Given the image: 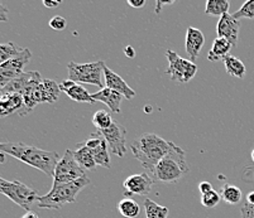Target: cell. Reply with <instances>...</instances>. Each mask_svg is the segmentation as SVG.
Here are the masks:
<instances>
[{"mask_svg":"<svg viewBox=\"0 0 254 218\" xmlns=\"http://www.w3.org/2000/svg\"><path fill=\"white\" fill-rule=\"evenodd\" d=\"M104 82H105V87L120 93L127 100H131L135 96L134 89L106 65L104 66Z\"/></svg>","mask_w":254,"mask_h":218,"instance_id":"obj_15","label":"cell"},{"mask_svg":"<svg viewBox=\"0 0 254 218\" xmlns=\"http://www.w3.org/2000/svg\"><path fill=\"white\" fill-rule=\"evenodd\" d=\"M22 218H39V217L36 212H33V211H29V212L25 213Z\"/></svg>","mask_w":254,"mask_h":218,"instance_id":"obj_41","label":"cell"},{"mask_svg":"<svg viewBox=\"0 0 254 218\" xmlns=\"http://www.w3.org/2000/svg\"><path fill=\"white\" fill-rule=\"evenodd\" d=\"M242 218H254V204L246 203L242 207Z\"/></svg>","mask_w":254,"mask_h":218,"instance_id":"obj_33","label":"cell"},{"mask_svg":"<svg viewBox=\"0 0 254 218\" xmlns=\"http://www.w3.org/2000/svg\"><path fill=\"white\" fill-rule=\"evenodd\" d=\"M82 176H85V169H82L76 162L73 150L67 149L56 167L55 176H53V185L67 184Z\"/></svg>","mask_w":254,"mask_h":218,"instance_id":"obj_9","label":"cell"},{"mask_svg":"<svg viewBox=\"0 0 254 218\" xmlns=\"http://www.w3.org/2000/svg\"><path fill=\"white\" fill-rule=\"evenodd\" d=\"M92 151V155H94V159H95L96 165L99 167H103L106 169H112V163H110V157H109V146L106 140L101 144L99 148L94 149Z\"/></svg>","mask_w":254,"mask_h":218,"instance_id":"obj_26","label":"cell"},{"mask_svg":"<svg viewBox=\"0 0 254 218\" xmlns=\"http://www.w3.org/2000/svg\"><path fill=\"white\" fill-rule=\"evenodd\" d=\"M24 48L18 47L14 43H3L0 45V65L22 53Z\"/></svg>","mask_w":254,"mask_h":218,"instance_id":"obj_28","label":"cell"},{"mask_svg":"<svg viewBox=\"0 0 254 218\" xmlns=\"http://www.w3.org/2000/svg\"><path fill=\"white\" fill-rule=\"evenodd\" d=\"M90 183L91 180L85 175L67 184L52 185L47 194L39 197L37 206L38 208H45V210H60L64 204L76 203L77 194Z\"/></svg>","mask_w":254,"mask_h":218,"instance_id":"obj_4","label":"cell"},{"mask_svg":"<svg viewBox=\"0 0 254 218\" xmlns=\"http://www.w3.org/2000/svg\"><path fill=\"white\" fill-rule=\"evenodd\" d=\"M92 98L96 101V102H103L106 106L109 107L113 112L115 114H120V106H122V101H123V96L120 93L115 92L113 89L108 88V87H104L100 88V91L92 93Z\"/></svg>","mask_w":254,"mask_h":218,"instance_id":"obj_19","label":"cell"},{"mask_svg":"<svg viewBox=\"0 0 254 218\" xmlns=\"http://www.w3.org/2000/svg\"><path fill=\"white\" fill-rule=\"evenodd\" d=\"M73 155H75V159L78 163V165L85 171H91V169H95L98 167L95 159H94V155H92V151L89 148H86L84 144H78L77 149L73 150Z\"/></svg>","mask_w":254,"mask_h":218,"instance_id":"obj_21","label":"cell"},{"mask_svg":"<svg viewBox=\"0 0 254 218\" xmlns=\"http://www.w3.org/2000/svg\"><path fill=\"white\" fill-rule=\"evenodd\" d=\"M126 54L129 57V58H133V57L135 56V52H134V48L130 47V45H128V47L126 48Z\"/></svg>","mask_w":254,"mask_h":218,"instance_id":"obj_39","label":"cell"},{"mask_svg":"<svg viewBox=\"0 0 254 218\" xmlns=\"http://www.w3.org/2000/svg\"><path fill=\"white\" fill-rule=\"evenodd\" d=\"M233 17L237 20L240 19H254V0H248L247 3L240 6L239 10H237Z\"/></svg>","mask_w":254,"mask_h":218,"instance_id":"obj_30","label":"cell"},{"mask_svg":"<svg viewBox=\"0 0 254 218\" xmlns=\"http://www.w3.org/2000/svg\"><path fill=\"white\" fill-rule=\"evenodd\" d=\"M221 201V196L219 192H216L215 189H212L211 192L206 194H202L201 196V204L206 208H214L216 207Z\"/></svg>","mask_w":254,"mask_h":218,"instance_id":"obj_31","label":"cell"},{"mask_svg":"<svg viewBox=\"0 0 254 218\" xmlns=\"http://www.w3.org/2000/svg\"><path fill=\"white\" fill-rule=\"evenodd\" d=\"M6 13H8L6 8L3 5V4L0 3V19H1V22H6V19H8Z\"/></svg>","mask_w":254,"mask_h":218,"instance_id":"obj_38","label":"cell"},{"mask_svg":"<svg viewBox=\"0 0 254 218\" xmlns=\"http://www.w3.org/2000/svg\"><path fill=\"white\" fill-rule=\"evenodd\" d=\"M104 61L87 62V63H76L70 62L67 65L68 80L76 84L94 85L104 88V81L101 76L104 75Z\"/></svg>","mask_w":254,"mask_h":218,"instance_id":"obj_6","label":"cell"},{"mask_svg":"<svg viewBox=\"0 0 254 218\" xmlns=\"http://www.w3.org/2000/svg\"><path fill=\"white\" fill-rule=\"evenodd\" d=\"M113 123H114V120L112 119V115L105 110H98L92 116V124L95 125L96 130L109 129Z\"/></svg>","mask_w":254,"mask_h":218,"instance_id":"obj_29","label":"cell"},{"mask_svg":"<svg viewBox=\"0 0 254 218\" xmlns=\"http://www.w3.org/2000/svg\"><path fill=\"white\" fill-rule=\"evenodd\" d=\"M175 1H157L156 3V13L159 14L161 13V8H163L165 5H172Z\"/></svg>","mask_w":254,"mask_h":218,"instance_id":"obj_36","label":"cell"},{"mask_svg":"<svg viewBox=\"0 0 254 218\" xmlns=\"http://www.w3.org/2000/svg\"><path fill=\"white\" fill-rule=\"evenodd\" d=\"M246 202H248V203L251 204H254V190H252V192H249V193L247 194Z\"/></svg>","mask_w":254,"mask_h":218,"instance_id":"obj_40","label":"cell"},{"mask_svg":"<svg viewBox=\"0 0 254 218\" xmlns=\"http://www.w3.org/2000/svg\"><path fill=\"white\" fill-rule=\"evenodd\" d=\"M230 3L228 0H209L205 6V14L223 17L224 14L229 13Z\"/></svg>","mask_w":254,"mask_h":218,"instance_id":"obj_25","label":"cell"},{"mask_svg":"<svg viewBox=\"0 0 254 218\" xmlns=\"http://www.w3.org/2000/svg\"><path fill=\"white\" fill-rule=\"evenodd\" d=\"M0 193L8 197L11 202H14L27 212L31 211L32 204L37 203L39 198L38 192L33 188L28 187L19 180L9 182L4 178H0Z\"/></svg>","mask_w":254,"mask_h":218,"instance_id":"obj_7","label":"cell"},{"mask_svg":"<svg viewBox=\"0 0 254 218\" xmlns=\"http://www.w3.org/2000/svg\"><path fill=\"white\" fill-rule=\"evenodd\" d=\"M50 27L53 31L61 32L64 31V28L67 27V22H66V19H64V17H61V15H56V17L51 18Z\"/></svg>","mask_w":254,"mask_h":218,"instance_id":"obj_32","label":"cell"},{"mask_svg":"<svg viewBox=\"0 0 254 218\" xmlns=\"http://www.w3.org/2000/svg\"><path fill=\"white\" fill-rule=\"evenodd\" d=\"M233 45L230 44L225 38H216L212 43V47L210 49L209 54H207V59L210 62H218L220 59H225L226 57L229 56V50L232 49Z\"/></svg>","mask_w":254,"mask_h":218,"instance_id":"obj_20","label":"cell"},{"mask_svg":"<svg viewBox=\"0 0 254 218\" xmlns=\"http://www.w3.org/2000/svg\"><path fill=\"white\" fill-rule=\"evenodd\" d=\"M120 215L126 218H137L140 215L139 204L131 198H124L118 204Z\"/></svg>","mask_w":254,"mask_h":218,"instance_id":"obj_24","label":"cell"},{"mask_svg":"<svg viewBox=\"0 0 254 218\" xmlns=\"http://www.w3.org/2000/svg\"><path fill=\"white\" fill-rule=\"evenodd\" d=\"M166 57L168 59V68L166 73L171 76V80L176 84H187L193 79L197 73V66L190 59L180 57L176 52L167 49Z\"/></svg>","mask_w":254,"mask_h":218,"instance_id":"obj_8","label":"cell"},{"mask_svg":"<svg viewBox=\"0 0 254 218\" xmlns=\"http://www.w3.org/2000/svg\"><path fill=\"white\" fill-rule=\"evenodd\" d=\"M0 151L9 157H13L33 168L43 172L48 176H55V171L61 160L57 151H48L38 149L36 146L27 145L23 143H11L5 141L0 144Z\"/></svg>","mask_w":254,"mask_h":218,"instance_id":"obj_1","label":"cell"},{"mask_svg":"<svg viewBox=\"0 0 254 218\" xmlns=\"http://www.w3.org/2000/svg\"><path fill=\"white\" fill-rule=\"evenodd\" d=\"M252 160H253V163H254V149L252 150Z\"/></svg>","mask_w":254,"mask_h":218,"instance_id":"obj_42","label":"cell"},{"mask_svg":"<svg viewBox=\"0 0 254 218\" xmlns=\"http://www.w3.org/2000/svg\"><path fill=\"white\" fill-rule=\"evenodd\" d=\"M61 93V88H60V84H57L53 80L43 79V81L37 86L32 87V88L27 89L23 93V98H24V110H23V115L29 114L34 107L38 104H53L59 100V96Z\"/></svg>","mask_w":254,"mask_h":218,"instance_id":"obj_5","label":"cell"},{"mask_svg":"<svg viewBox=\"0 0 254 218\" xmlns=\"http://www.w3.org/2000/svg\"><path fill=\"white\" fill-rule=\"evenodd\" d=\"M42 81L43 79L41 73L37 72V71H29V72H24L23 75H20L17 79L11 80L5 86L1 87L0 93L1 95H6V93H19V95H23L27 89L37 86Z\"/></svg>","mask_w":254,"mask_h":218,"instance_id":"obj_12","label":"cell"},{"mask_svg":"<svg viewBox=\"0 0 254 218\" xmlns=\"http://www.w3.org/2000/svg\"><path fill=\"white\" fill-rule=\"evenodd\" d=\"M220 196L225 203L228 204H238L243 198V192L235 185L225 183L220 189Z\"/></svg>","mask_w":254,"mask_h":218,"instance_id":"obj_23","label":"cell"},{"mask_svg":"<svg viewBox=\"0 0 254 218\" xmlns=\"http://www.w3.org/2000/svg\"><path fill=\"white\" fill-rule=\"evenodd\" d=\"M104 139L106 140L109 150L117 157L123 158L127 153V130L123 125L114 120L109 129L100 130Z\"/></svg>","mask_w":254,"mask_h":218,"instance_id":"obj_11","label":"cell"},{"mask_svg":"<svg viewBox=\"0 0 254 218\" xmlns=\"http://www.w3.org/2000/svg\"><path fill=\"white\" fill-rule=\"evenodd\" d=\"M204 44L205 37L202 32L193 27H189L186 33V53L190 61L195 62L197 59Z\"/></svg>","mask_w":254,"mask_h":218,"instance_id":"obj_16","label":"cell"},{"mask_svg":"<svg viewBox=\"0 0 254 218\" xmlns=\"http://www.w3.org/2000/svg\"><path fill=\"white\" fill-rule=\"evenodd\" d=\"M224 66H225V70L228 72V75L240 80H243L246 77V65L239 58H237V57L230 56L229 54V56L224 59Z\"/></svg>","mask_w":254,"mask_h":218,"instance_id":"obj_22","label":"cell"},{"mask_svg":"<svg viewBox=\"0 0 254 218\" xmlns=\"http://www.w3.org/2000/svg\"><path fill=\"white\" fill-rule=\"evenodd\" d=\"M128 5L135 9H142L145 5V0H128Z\"/></svg>","mask_w":254,"mask_h":218,"instance_id":"obj_35","label":"cell"},{"mask_svg":"<svg viewBox=\"0 0 254 218\" xmlns=\"http://www.w3.org/2000/svg\"><path fill=\"white\" fill-rule=\"evenodd\" d=\"M212 189H214V188H212V184L210 182H201L200 184H198V190H200L201 196L202 194L209 193V192H211Z\"/></svg>","mask_w":254,"mask_h":218,"instance_id":"obj_34","label":"cell"},{"mask_svg":"<svg viewBox=\"0 0 254 218\" xmlns=\"http://www.w3.org/2000/svg\"><path fill=\"white\" fill-rule=\"evenodd\" d=\"M176 144L159 137L156 134H144L130 144V150L135 159L148 173H153L161 160L175 148Z\"/></svg>","mask_w":254,"mask_h":218,"instance_id":"obj_2","label":"cell"},{"mask_svg":"<svg viewBox=\"0 0 254 218\" xmlns=\"http://www.w3.org/2000/svg\"><path fill=\"white\" fill-rule=\"evenodd\" d=\"M42 3L46 8H57V6L61 5V1H48V0H43Z\"/></svg>","mask_w":254,"mask_h":218,"instance_id":"obj_37","label":"cell"},{"mask_svg":"<svg viewBox=\"0 0 254 218\" xmlns=\"http://www.w3.org/2000/svg\"><path fill=\"white\" fill-rule=\"evenodd\" d=\"M31 49L24 48V50H23L19 56L9 59L5 63H1L0 65V88L5 86L11 80L17 79L20 75H23L24 73L23 72V68L31 61Z\"/></svg>","mask_w":254,"mask_h":218,"instance_id":"obj_10","label":"cell"},{"mask_svg":"<svg viewBox=\"0 0 254 218\" xmlns=\"http://www.w3.org/2000/svg\"><path fill=\"white\" fill-rule=\"evenodd\" d=\"M189 165L186 163V153L179 145L175 148L157 164L152 176L157 183H177L189 173Z\"/></svg>","mask_w":254,"mask_h":218,"instance_id":"obj_3","label":"cell"},{"mask_svg":"<svg viewBox=\"0 0 254 218\" xmlns=\"http://www.w3.org/2000/svg\"><path fill=\"white\" fill-rule=\"evenodd\" d=\"M240 22L235 19L232 14L226 13L220 17L216 27V33L219 38H225L233 47H237L238 38H239Z\"/></svg>","mask_w":254,"mask_h":218,"instance_id":"obj_14","label":"cell"},{"mask_svg":"<svg viewBox=\"0 0 254 218\" xmlns=\"http://www.w3.org/2000/svg\"><path fill=\"white\" fill-rule=\"evenodd\" d=\"M24 110V98L19 93H6L0 96V115L8 116L10 114L23 115Z\"/></svg>","mask_w":254,"mask_h":218,"instance_id":"obj_18","label":"cell"},{"mask_svg":"<svg viewBox=\"0 0 254 218\" xmlns=\"http://www.w3.org/2000/svg\"><path fill=\"white\" fill-rule=\"evenodd\" d=\"M153 185V178L149 176L148 173H140L130 175L124 180V194L126 196H148Z\"/></svg>","mask_w":254,"mask_h":218,"instance_id":"obj_13","label":"cell"},{"mask_svg":"<svg viewBox=\"0 0 254 218\" xmlns=\"http://www.w3.org/2000/svg\"><path fill=\"white\" fill-rule=\"evenodd\" d=\"M60 88L61 92H64L71 100L76 101V102H87V104H95L96 101L92 98V95L87 92V89L82 87L80 84L71 81V80H66L60 84Z\"/></svg>","mask_w":254,"mask_h":218,"instance_id":"obj_17","label":"cell"},{"mask_svg":"<svg viewBox=\"0 0 254 218\" xmlns=\"http://www.w3.org/2000/svg\"><path fill=\"white\" fill-rule=\"evenodd\" d=\"M147 218H167L168 208L165 206H159L152 199L147 198L143 203Z\"/></svg>","mask_w":254,"mask_h":218,"instance_id":"obj_27","label":"cell"}]
</instances>
